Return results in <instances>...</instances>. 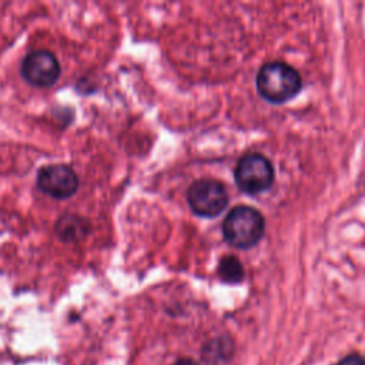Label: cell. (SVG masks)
I'll list each match as a JSON object with an SVG mask.
<instances>
[{
  "mask_svg": "<svg viewBox=\"0 0 365 365\" xmlns=\"http://www.w3.org/2000/svg\"><path fill=\"white\" fill-rule=\"evenodd\" d=\"M224 240L234 248L247 250L259 242L265 232L262 214L250 205L234 207L222 221Z\"/></svg>",
  "mask_w": 365,
  "mask_h": 365,
  "instance_id": "cell-2",
  "label": "cell"
},
{
  "mask_svg": "<svg viewBox=\"0 0 365 365\" xmlns=\"http://www.w3.org/2000/svg\"><path fill=\"white\" fill-rule=\"evenodd\" d=\"M257 91L272 104H282L294 98L301 87L299 73L284 61H269L261 66L255 77Z\"/></svg>",
  "mask_w": 365,
  "mask_h": 365,
  "instance_id": "cell-1",
  "label": "cell"
},
{
  "mask_svg": "<svg viewBox=\"0 0 365 365\" xmlns=\"http://www.w3.org/2000/svg\"><path fill=\"white\" fill-rule=\"evenodd\" d=\"M218 274L227 284H240L245 275L241 261L234 255H225L220 259Z\"/></svg>",
  "mask_w": 365,
  "mask_h": 365,
  "instance_id": "cell-8",
  "label": "cell"
},
{
  "mask_svg": "<svg viewBox=\"0 0 365 365\" xmlns=\"http://www.w3.org/2000/svg\"><path fill=\"white\" fill-rule=\"evenodd\" d=\"M88 231L87 222L77 215H63L56 222V232L64 241H73L81 238Z\"/></svg>",
  "mask_w": 365,
  "mask_h": 365,
  "instance_id": "cell-7",
  "label": "cell"
},
{
  "mask_svg": "<svg viewBox=\"0 0 365 365\" xmlns=\"http://www.w3.org/2000/svg\"><path fill=\"white\" fill-rule=\"evenodd\" d=\"M187 202L191 211L204 218L220 215L228 204L225 185L214 178L195 180L187 190Z\"/></svg>",
  "mask_w": 365,
  "mask_h": 365,
  "instance_id": "cell-4",
  "label": "cell"
},
{
  "mask_svg": "<svg viewBox=\"0 0 365 365\" xmlns=\"http://www.w3.org/2000/svg\"><path fill=\"white\" fill-rule=\"evenodd\" d=\"M174 365H198V364L190 358H182V359H178Z\"/></svg>",
  "mask_w": 365,
  "mask_h": 365,
  "instance_id": "cell-10",
  "label": "cell"
},
{
  "mask_svg": "<svg viewBox=\"0 0 365 365\" xmlns=\"http://www.w3.org/2000/svg\"><path fill=\"white\" fill-rule=\"evenodd\" d=\"M237 187L250 195L267 191L275 178L272 163L261 153L244 154L234 170Z\"/></svg>",
  "mask_w": 365,
  "mask_h": 365,
  "instance_id": "cell-3",
  "label": "cell"
},
{
  "mask_svg": "<svg viewBox=\"0 0 365 365\" xmlns=\"http://www.w3.org/2000/svg\"><path fill=\"white\" fill-rule=\"evenodd\" d=\"M21 76L31 86L50 87L60 77L58 60L47 50L31 51L21 63Z\"/></svg>",
  "mask_w": 365,
  "mask_h": 365,
  "instance_id": "cell-5",
  "label": "cell"
},
{
  "mask_svg": "<svg viewBox=\"0 0 365 365\" xmlns=\"http://www.w3.org/2000/svg\"><path fill=\"white\" fill-rule=\"evenodd\" d=\"M38 188L53 198H68L78 188L76 173L64 164H51L40 168L37 174Z\"/></svg>",
  "mask_w": 365,
  "mask_h": 365,
  "instance_id": "cell-6",
  "label": "cell"
},
{
  "mask_svg": "<svg viewBox=\"0 0 365 365\" xmlns=\"http://www.w3.org/2000/svg\"><path fill=\"white\" fill-rule=\"evenodd\" d=\"M338 365H365V359L362 356H359V355L352 354V355H348V356L342 358L338 362Z\"/></svg>",
  "mask_w": 365,
  "mask_h": 365,
  "instance_id": "cell-9",
  "label": "cell"
}]
</instances>
